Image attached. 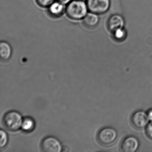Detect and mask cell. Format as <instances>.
<instances>
[{
    "mask_svg": "<svg viewBox=\"0 0 152 152\" xmlns=\"http://www.w3.org/2000/svg\"><path fill=\"white\" fill-rule=\"evenodd\" d=\"M117 137L115 130L110 127L101 129L97 134V140L101 145L109 146L114 143Z\"/></svg>",
    "mask_w": 152,
    "mask_h": 152,
    "instance_id": "3957f363",
    "label": "cell"
},
{
    "mask_svg": "<svg viewBox=\"0 0 152 152\" xmlns=\"http://www.w3.org/2000/svg\"><path fill=\"white\" fill-rule=\"evenodd\" d=\"M86 3L89 11L97 15L106 13L110 6V0H87Z\"/></svg>",
    "mask_w": 152,
    "mask_h": 152,
    "instance_id": "277c9868",
    "label": "cell"
},
{
    "mask_svg": "<svg viewBox=\"0 0 152 152\" xmlns=\"http://www.w3.org/2000/svg\"><path fill=\"white\" fill-rule=\"evenodd\" d=\"M81 1H85L86 0H81Z\"/></svg>",
    "mask_w": 152,
    "mask_h": 152,
    "instance_id": "d6986e66",
    "label": "cell"
},
{
    "mask_svg": "<svg viewBox=\"0 0 152 152\" xmlns=\"http://www.w3.org/2000/svg\"><path fill=\"white\" fill-rule=\"evenodd\" d=\"M12 48L8 42L2 41L0 43V57L1 60L7 61L11 57Z\"/></svg>",
    "mask_w": 152,
    "mask_h": 152,
    "instance_id": "8fae6325",
    "label": "cell"
},
{
    "mask_svg": "<svg viewBox=\"0 0 152 152\" xmlns=\"http://www.w3.org/2000/svg\"><path fill=\"white\" fill-rule=\"evenodd\" d=\"M139 146V142L136 137L129 136L124 138L121 144V150L123 152H135Z\"/></svg>",
    "mask_w": 152,
    "mask_h": 152,
    "instance_id": "52a82bcc",
    "label": "cell"
},
{
    "mask_svg": "<svg viewBox=\"0 0 152 152\" xmlns=\"http://www.w3.org/2000/svg\"><path fill=\"white\" fill-rule=\"evenodd\" d=\"M23 121L22 115L16 111H10L3 116V125L7 129L11 131L19 129L22 127Z\"/></svg>",
    "mask_w": 152,
    "mask_h": 152,
    "instance_id": "7a4b0ae2",
    "label": "cell"
},
{
    "mask_svg": "<svg viewBox=\"0 0 152 152\" xmlns=\"http://www.w3.org/2000/svg\"><path fill=\"white\" fill-rule=\"evenodd\" d=\"M83 24L88 28H93L96 26L99 22V18L97 14L90 12L83 19Z\"/></svg>",
    "mask_w": 152,
    "mask_h": 152,
    "instance_id": "30bf717a",
    "label": "cell"
},
{
    "mask_svg": "<svg viewBox=\"0 0 152 152\" xmlns=\"http://www.w3.org/2000/svg\"><path fill=\"white\" fill-rule=\"evenodd\" d=\"M58 1L62 3L64 5H67L68 3H70L71 1H72V0H58Z\"/></svg>",
    "mask_w": 152,
    "mask_h": 152,
    "instance_id": "ac0fdd59",
    "label": "cell"
},
{
    "mask_svg": "<svg viewBox=\"0 0 152 152\" xmlns=\"http://www.w3.org/2000/svg\"><path fill=\"white\" fill-rule=\"evenodd\" d=\"M125 22L123 18L119 15H115L110 17L107 22L109 31L112 32L120 28H124Z\"/></svg>",
    "mask_w": 152,
    "mask_h": 152,
    "instance_id": "ba28073f",
    "label": "cell"
},
{
    "mask_svg": "<svg viewBox=\"0 0 152 152\" xmlns=\"http://www.w3.org/2000/svg\"><path fill=\"white\" fill-rule=\"evenodd\" d=\"M145 132L148 137L152 140V121L147 125Z\"/></svg>",
    "mask_w": 152,
    "mask_h": 152,
    "instance_id": "2e32d148",
    "label": "cell"
},
{
    "mask_svg": "<svg viewBox=\"0 0 152 152\" xmlns=\"http://www.w3.org/2000/svg\"><path fill=\"white\" fill-rule=\"evenodd\" d=\"M65 5L59 1H54L48 8V13L50 16L55 18L60 17L66 10Z\"/></svg>",
    "mask_w": 152,
    "mask_h": 152,
    "instance_id": "9c48e42d",
    "label": "cell"
},
{
    "mask_svg": "<svg viewBox=\"0 0 152 152\" xmlns=\"http://www.w3.org/2000/svg\"><path fill=\"white\" fill-rule=\"evenodd\" d=\"M41 148L46 152H60L63 149L59 140L53 137L45 138L42 142Z\"/></svg>",
    "mask_w": 152,
    "mask_h": 152,
    "instance_id": "5b68a950",
    "label": "cell"
},
{
    "mask_svg": "<svg viewBox=\"0 0 152 152\" xmlns=\"http://www.w3.org/2000/svg\"><path fill=\"white\" fill-rule=\"evenodd\" d=\"M0 135H1L0 147L1 148H4L7 143L8 136L6 132L2 129L0 131Z\"/></svg>",
    "mask_w": 152,
    "mask_h": 152,
    "instance_id": "5bb4252c",
    "label": "cell"
},
{
    "mask_svg": "<svg viewBox=\"0 0 152 152\" xmlns=\"http://www.w3.org/2000/svg\"><path fill=\"white\" fill-rule=\"evenodd\" d=\"M55 0H36L37 4L42 7H48Z\"/></svg>",
    "mask_w": 152,
    "mask_h": 152,
    "instance_id": "9a60e30c",
    "label": "cell"
},
{
    "mask_svg": "<svg viewBox=\"0 0 152 152\" xmlns=\"http://www.w3.org/2000/svg\"><path fill=\"white\" fill-rule=\"evenodd\" d=\"M87 3L81 0H74L68 3L66 8L67 16L74 20L83 19L88 14Z\"/></svg>",
    "mask_w": 152,
    "mask_h": 152,
    "instance_id": "6da1fadb",
    "label": "cell"
},
{
    "mask_svg": "<svg viewBox=\"0 0 152 152\" xmlns=\"http://www.w3.org/2000/svg\"><path fill=\"white\" fill-rule=\"evenodd\" d=\"M148 121L147 114L142 111L135 112L131 118V122L132 126L138 129H143L146 126Z\"/></svg>",
    "mask_w": 152,
    "mask_h": 152,
    "instance_id": "8992f818",
    "label": "cell"
},
{
    "mask_svg": "<svg viewBox=\"0 0 152 152\" xmlns=\"http://www.w3.org/2000/svg\"><path fill=\"white\" fill-rule=\"evenodd\" d=\"M148 118V120L150 121H152V109H150L148 112L147 113Z\"/></svg>",
    "mask_w": 152,
    "mask_h": 152,
    "instance_id": "e0dca14e",
    "label": "cell"
},
{
    "mask_svg": "<svg viewBox=\"0 0 152 152\" xmlns=\"http://www.w3.org/2000/svg\"><path fill=\"white\" fill-rule=\"evenodd\" d=\"M35 123L34 121L30 117H26L23 120L22 128L25 132L32 131L34 129Z\"/></svg>",
    "mask_w": 152,
    "mask_h": 152,
    "instance_id": "7c38bea8",
    "label": "cell"
},
{
    "mask_svg": "<svg viewBox=\"0 0 152 152\" xmlns=\"http://www.w3.org/2000/svg\"><path fill=\"white\" fill-rule=\"evenodd\" d=\"M113 33L114 38L117 41L124 40L126 38L127 35L126 31L124 28L117 29Z\"/></svg>",
    "mask_w": 152,
    "mask_h": 152,
    "instance_id": "4fadbf2b",
    "label": "cell"
}]
</instances>
